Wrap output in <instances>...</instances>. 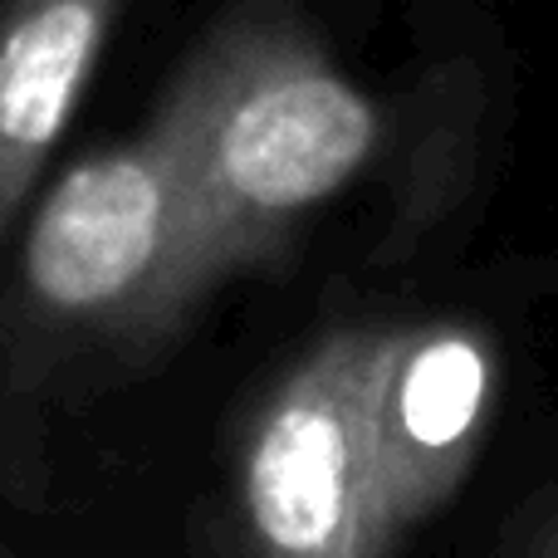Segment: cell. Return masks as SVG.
<instances>
[{
    "instance_id": "cell-4",
    "label": "cell",
    "mask_w": 558,
    "mask_h": 558,
    "mask_svg": "<svg viewBox=\"0 0 558 558\" xmlns=\"http://www.w3.org/2000/svg\"><path fill=\"white\" fill-rule=\"evenodd\" d=\"M495 387L500 357L485 328L456 318L377 328L367 363V436L397 544L471 481L490 436Z\"/></svg>"
},
{
    "instance_id": "cell-2",
    "label": "cell",
    "mask_w": 558,
    "mask_h": 558,
    "mask_svg": "<svg viewBox=\"0 0 558 558\" xmlns=\"http://www.w3.org/2000/svg\"><path fill=\"white\" fill-rule=\"evenodd\" d=\"M377 328L314 343L255 412L241 446V520L255 558H392L367 436Z\"/></svg>"
},
{
    "instance_id": "cell-3",
    "label": "cell",
    "mask_w": 558,
    "mask_h": 558,
    "mask_svg": "<svg viewBox=\"0 0 558 558\" xmlns=\"http://www.w3.org/2000/svg\"><path fill=\"white\" fill-rule=\"evenodd\" d=\"M177 245V167L162 128L104 147L49 186L25 235V294L54 318L143 338Z\"/></svg>"
},
{
    "instance_id": "cell-1",
    "label": "cell",
    "mask_w": 558,
    "mask_h": 558,
    "mask_svg": "<svg viewBox=\"0 0 558 558\" xmlns=\"http://www.w3.org/2000/svg\"><path fill=\"white\" fill-rule=\"evenodd\" d=\"M153 123L177 167V245L143 324L172 333L231 275L275 260L383 147V108L343 74L299 0H231Z\"/></svg>"
},
{
    "instance_id": "cell-6",
    "label": "cell",
    "mask_w": 558,
    "mask_h": 558,
    "mask_svg": "<svg viewBox=\"0 0 558 558\" xmlns=\"http://www.w3.org/2000/svg\"><path fill=\"white\" fill-rule=\"evenodd\" d=\"M495 558H558V485H544L505 530Z\"/></svg>"
},
{
    "instance_id": "cell-5",
    "label": "cell",
    "mask_w": 558,
    "mask_h": 558,
    "mask_svg": "<svg viewBox=\"0 0 558 558\" xmlns=\"http://www.w3.org/2000/svg\"><path fill=\"white\" fill-rule=\"evenodd\" d=\"M123 10L128 0H0V235L74 123Z\"/></svg>"
}]
</instances>
